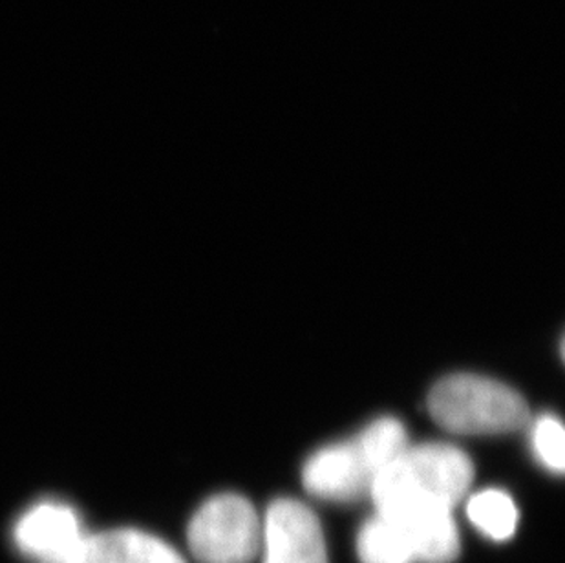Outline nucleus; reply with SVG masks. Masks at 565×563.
<instances>
[{"label":"nucleus","instance_id":"1","mask_svg":"<svg viewBox=\"0 0 565 563\" xmlns=\"http://www.w3.org/2000/svg\"><path fill=\"white\" fill-rule=\"evenodd\" d=\"M475 467L459 448L441 443L408 447L379 474L370 498L375 510L433 506L452 510L472 485Z\"/></svg>","mask_w":565,"mask_h":563},{"label":"nucleus","instance_id":"2","mask_svg":"<svg viewBox=\"0 0 565 563\" xmlns=\"http://www.w3.org/2000/svg\"><path fill=\"white\" fill-rule=\"evenodd\" d=\"M408 447L405 426L381 417L348 442L322 448L306 463V489L315 498L353 501L370 496L379 474Z\"/></svg>","mask_w":565,"mask_h":563},{"label":"nucleus","instance_id":"3","mask_svg":"<svg viewBox=\"0 0 565 563\" xmlns=\"http://www.w3.org/2000/svg\"><path fill=\"white\" fill-rule=\"evenodd\" d=\"M436 423L465 436H494L529 423L527 403L516 390L494 379L458 373L439 381L428 395Z\"/></svg>","mask_w":565,"mask_h":563},{"label":"nucleus","instance_id":"4","mask_svg":"<svg viewBox=\"0 0 565 563\" xmlns=\"http://www.w3.org/2000/svg\"><path fill=\"white\" fill-rule=\"evenodd\" d=\"M188 540L200 563H252L260 553L262 521L246 498L214 496L192 516Z\"/></svg>","mask_w":565,"mask_h":563},{"label":"nucleus","instance_id":"5","mask_svg":"<svg viewBox=\"0 0 565 563\" xmlns=\"http://www.w3.org/2000/svg\"><path fill=\"white\" fill-rule=\"evenodd\" d=\"M264 563H328L324 532L310 507L273 501L262 521Z\"/></svg>","mask_w":565,"mask_h":563},{"label":"nucleus","instance_id":"6","mask_svg":"<svg viewBox=\"0 0 565 563\" xmlns=\"http://www.w3.org/2000/svg\"><path fill=\"white\" fill-rule=\"evenodd\" d=\"M86 534L77 512L57 501L28 509L13 529L19 549L38 563H72Z\"/></svg>","mask_w":565,"mask_h":563},{"label":"nucleus","instance_id":"7","mask_svg":"<svg viewBox=\"0 0 565 563\" xmlns=\"http://www.w3.org/2000/svg\"><path fill=\"white\" fill-rule=\"evenodd\" d=\"M394 516L405 529L417 563H450L458 559L459 534L452 510L433 506L377 510Z\"/></svg>","mask_w":565,"mask_h":563},{"label":"nucleus","instance_id":"8","mask_svg":"<svg viewBox=\"0 0 565 563\" xmlns=\"http://www.w3.org/2000/svg\"><path fill=\"white\" fill-rule=\"evenodd\" d=\"M72 563H188L177 549L136 529L86 534Z\"/></svg>","mask_w":565,"mask_h":563},{"label":"nucleus","instance_id":"9","mask_svg":"<svg viewBox=\"0 0 565 563\" xmlns=\"http://www.w3.org/2000/svg\"><path fill=\"white\" fill-rule=\"evenodd\" d=\"M358 553L361 563H417L399 521L377 510L359 531Z\"/></svg>","mask_w":565,"mask_h":563},{"label":"nucleus","instance_id":"10","mask_svg":"<svg viewBox=\"0 0 565 563\" xmlns=\"http://www.w3.org/2000/svg\"><path fill=\"white\" fill-rule=\"evenodd\" d=\"M472 525L494 542H505L518 525V509L503 490H483L472 496L467 506Z\"/></svg>","mask_w":565,"mask_h":563},{"label":"nucleus","instance_id":"11","mask_svg":"<svg viewBox=\"0 0 565 563\" xmlns=\"http://www.w3.org/2000/svg\"><path fill=\"white\" fill-rule=\"evenodd\" d=\"M534 454L540 463L553 472H564L565 434L561 421L553 415H544L533 428Z\"/></svg>","mask_w":565,"mask_h":563}]
</instances>
